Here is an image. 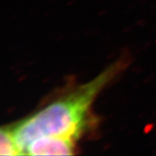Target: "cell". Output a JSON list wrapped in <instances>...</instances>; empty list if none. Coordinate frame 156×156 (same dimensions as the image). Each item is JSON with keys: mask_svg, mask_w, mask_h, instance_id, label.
<instances>
[{"mask_svg": "<svg viewBox=\"0 0 156 156\" xmlns=\"http://www.w3.org/2000/svg\"><path fill=\"white\" fill-rule=\"evenodd\" d=\"M22 151L18 147L12 129L0 128V155H20Z\"/></svg>", "mask_w": 156, "mask_h": 156, "instance_id": "obj_3", "label": "cell"}, {"mask_svg": "<svg viewBox=\"0 0 156 156\" xmlns=\"http://www.w3.org/2000/svg\"><path fill=\"white\" fill-rule=\"evenodd\" d=\"M76 141L68 138L47 136L33 140L26 147L24 154L30 155H72Z\"/></svg>", "mask_w": 156, "mask_h": 156, "instance_id": "obj_2", "label": "cell"}, {"mask_svg": "<svg viewBox=\"0 0 156 156\" xmlns=\"http://www.w3.org/2000/svg\"><path fill=\"white\" fill-rule=\"evenodd\" d=\"M125 66L117 61L94 79L60 95L44 108L18 122L12 129L23 154L33 140L47 136L77 141L91 122V108L101 92Z\"/></svg>", "mask_w": 156, "mask_h": 156, "instance_id": "obj_1", "label": "cell"}]
</instances>
